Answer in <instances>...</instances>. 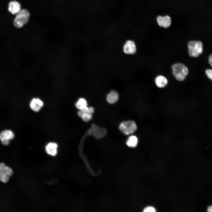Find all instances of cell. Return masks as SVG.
I'll use <instances>...</instances> for the list:
<instances>
[{
    "label": "cell",
    "mask_w": 212,
    "mask_h": 212,
    "mask_svg": "<svg viewBox=\"0 0 212 212\" xmlns=\"http://www.w3.org/2000/svg\"><path fill=\"white\" fill-rule=\"evenodd\" d=\"M172 72L173 75L177 80H184L188 73L187 67L182 63H177L172 66Z\"/></svg>",
    "instance_id": "cell-1"
},
{
    "label": "cell",
    "mask_w": 212,
    "mask_h": 212,
    "mask_svg": "<svg viewBox=\"0 0 212 212\" xmlns=\"http://www.w3.org/2000/svg\"><path fill=\"white\" fill-rule=\"evenodd\" d=\"M30 14L28 11L22 9L16 14L13 21L14 26L16 28H21L28 22Z\"/></svg>",
    "instance_id": "cell-2"
},
{
    "label": "cell",
    "mask_w": 212,
    "mask_h": 212,
    "mask_svg": "<svg viewBox=\"0 0 212 212\" xmlns=\"http://www.w3.org/2000/svg\"><path fill=\"white\" fill-rule=\"evenodd\" d=\"M188 47L189 54L191 57H198L203 52V44L200 41H190L188 43Z\"/></svg>",
    "instance_id": "cell-3"
},
{
    "label": "cell",
    "mask_w": 212,
    "mask_h": 212,
    "mask_svg": "<svg viewBox=\"0 0 212 212\" xmlns=\"http://www.w3.org/2000/svg\"><path fill=\"white\" fill-rule=\"evenodd\" d=\"M119 129L124 134L129 135L136 131L137 126L135 122L132 120L123 122L120 125Z\"/></svg>",
    "instance_id": "cell-4"
},
{
    "label": "cell",
    "mask_w": 212,
    "mask_h": 212,
    "mask_svg": "<svg viewBox=\"0 0 212 212\" xmlns=\"http://www.w3.org/2000/svg\"><path fill=\"white\" fill-rule=\"evenodd\" d=\"M13 173V171L11 168L6 165L4 163H0V180L1 181L4 183L8 182Z\"/></svg>",
    "instance_id": "cell-5"
},
{
    "label": "cell",
    "mask_w": 212,
    "mask_h": 212,
    "mask_svg": "<svg viewBox=\"0 0 212 212\" xmlns=\"http://www.w3.org/2000/svg\"><path fill=\"white\" fill-rule=\"evenodd\" d=\"M94 111V108L92 107L87 106L84 109L79 110L78 115L83 121L87 122L91 119Z\"/></svg>",
    "instance_id": "cell-6"
},
{
    "label": "cell",
    "mask_w": 212,
    "mask_h": 212,
    "mask_svg": "<svg viewBox=\"0 0 212 212\" xmlns=\"http://www.w3.org/2000/svg\"><path fill=\"white\" fill-rule=\"evenodd\" d=\"M158 25L160 27L167 28L171 25L172 20L170 17L168 15H159L156 18Z\"/></svg>",
    "instance_id": "cell-7"
},
{
    "label": "cell",
    "mask_w": 212,
    "mask_h": 212,
    "mask_svg": "<svg viewBox=\"0 0 212 212\" xmlns=\"http://www.w3.org/2000/svg\"><path fill=\"white\" fill-rule=\"evenodd\" d=\"M14 137V133L11 130H6L1 132L0 138L1 143L5 145H8L9 140L13 139Z\"/></svg>",
    "instance_id": "cell-8"
},
{
    "label": "cell",
    "mask_w": 212,
    "mask_h": 212,
    "mask_svg": "<svg viewBox=\"0 0 212 212\" xmlns=\"http://www.w3.org/2000/svg\"><path fill=\"white\" fill-rule=\"evenodd\" d=\"M88 132L89 134L93 135L96 138H99L104 136L106 134V131L104 128H100L93 124L92 125Z\"/></svg>",
    "instance_id": "cell-9"
},
{
    "label": "cell",
    "mask_w": 212,
    "mask_h": 212,
    "mask_svg": "<svg viewBox=\"0 0 212 212\" xmlns=\"http://www.w3.org/2000/svg\"><path fill=\"white\" fill-rule=\"evenodd\" d=\"M124 52L127 54H133L136 51V48L135 42L131 40L127 41L123 47Z\"/></svg>",
    "instance_id": "cell-10"
},
{
    "label": "cell",
    "mask_w": 212,
    "mask_h": 212,
    "mask_svg": "<svg viewBox=\"0 0 212 212\" xmlns=\"http://www.w3.org/2000/svg\"><path fill=\"white\" fill-rule=\"evenodd\" d=\"M8 10L12 14H16L21 10L20 5L16 1H11L8 4Z\"/></svg>",
    "instance_id": "cell-11"
},
{
    "label": "cell",
    "mask_w": 212,
    "mask_h": 212,
    "mask_svg": "<svg viewBox=\"0 0 212 212\" xmlns=\"http://www.w3.org/2000/svg\"><path fill=\"white\" fill-rule=\"evenodd\" d=\"M43 105V102L38 98H33L30 103L31 109L36 112L39 111Z\"/></svg>",
    "instance_id": "cell-12"
},
{
    "label": "cell",
    "mask_w": 212,
    "mask_h": 212,
    "mask_svg": "<svg viewBox=\"0 0 212 212\" xmlns=\"http://www.w3.org/2000/svg\"><path fill=\"white\" fill-rule=\"evenodd\" d=\"M57 144L54 143H48L45 147V150L48 154L52 156H55L57 153Z\"/></svg>",
    "instance_id": "cell-13"
},
{
    "label": "cell",
    "mask_w": 212,
    "mask_h": 212,
    "mask_svg": "<svg viewBox=\"0 0 212 212\" xmlns=\"http://www.w3.org/2000/svg\"><path fill=\"white\" fill-rule=\"evenodd\" d=\"M118 97L117 92L115 91L112 90L107 95L106 100L109 103L112 104L118 100Z\"/></svg>",
    "instance_id": "cell-14"
},
{
    "label": "cell",
    "mask_w": 212,
    "mask_h": 212,
    "mask_svg": "<svg viewBox=\"0 0 212 212\" xmlns=\"http://www.w3.org/2000/svg\"><path fill=\"white\" fill-rule=\"evenodd\" d=\"M155 82L157 86L160 88H163L167 85L168 81L164 76L159 75L156 77L155 80Z\"/></svg>",
    "instance_id": "cell-15"
},
{
    "label": "cell",
    "mask_w": 212,
    "mask_h": 212,
    "mask_svg": "<svg viewBox=\"0 0 212 212\" xmlns=\"http://www.w3.org/2000/svg\"><path fill=\"white\" fill-rule=\"evenodd\" d=\"M138 142L137 137L135 135H132L128 138L126 142V144L129 147L134 148L137 146Z\"/></svg>",
    "instance_id": "cell-16"
},
{
    "label": "cell",
    "mask_w": 212,
    "mask_h": 212,
    "mask_svg": "<svg viewBox=\"0 0 212 212\" xmlns=\"http://www.w3.org/2000/svg\"><path fill=\"white\" fill-rule=\"evenodd\" d=\"M75 106L79 110H82L87 106V101L84 98H80L76 103Z\"/></svg>",
    "instance_id": "cell-17"
},
{
    "label": "cell",
    "mask_w": 212,
    "mask_h": 212,
    "mask_svg": "<svg viewBox=\"0 0 212 212\" xmlns=\"http://www.w3.org/2000/svg\"><path fill=\"white\" fill-rule=\"evenodd\" d=\"M156 211V209L153 207L149 206L145 208L143 211L144 212H155Z\"/></svg>",
    "instance_id": "cell-18"
},
{
    "label": "cell",
    "mask_w": 212,
    "mask_h": 212,
    "mask_svg": "<svg viewBox=\"0 0 212 212\" xmlns=\"http://www.w3.org/2000/svg\"><path fill=\"white\" fill-rule=\"evenodd\" d=\"M205 73L208 78L212 81V69H206Z\"/></svg>",
    "instance_id": "cell-19"
},
{
    "label": "cell",
    "mask_w": 212,
    "mask_h": 212,
    "mask_svg": "<svg viewBox=\"0 0 212 212\" xmlns=\"http://www.w3.org/2000/svg\"><path fill=\"white\" fill-rule=\"evenodd\" d=\"M208 62L212 66V54H211L209 57Z\"/></svg>",
    "instance_id": "cell-20"
},
{
    "label": "cell",
    "mask_w": 212,
    "mask_h": 212,
    "mask_svg": "<svg viewBox=\"0 0 212 212\" xmlns=\"http://www.w3.org/2000/svg\"><path fill=\"white\" fill-rule=\"evenodd\" d=\"M207 211L209 212H212V205L208 207L207 208Z\"/></svg>",
    "instance_id": "cell-21"
}]
</instances>
